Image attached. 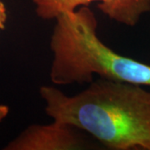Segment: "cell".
<instances>
[{"label": "cell", "instance_id": "6da1fadb", "mask_svg": "<svg viewBox=\"0 0 150 150\" xmlns=\"http://www.w3.org/2000/svg\"><path fill=\"white\" fill-rule=\"evenodd\" d=\"M44 110L70 123L110 150H150V91L144 86L99 78L69 96L42 86Z\"/></svg>", "mask_w": 150, "mask_h": 150}, {"label": "cell", "instance_id": "7a4b0ae2", "mask_svg": "<svg viewBox=\"0 0 150 150\" xmlns=\"http://www.w3.org/2000/svg\"><path fill=\"white\" fill-rule=\"evenodd\" d=\"M98 21L88 6L61 14L49 41L54 85L89 83L94 76L150 87V65L113 51L97 33Z\"/></svg>", "mask_w": 150, "mask_h": 150}, {"label": "cell", "instance_id": "3957f363", "mask_svg": "<svg viewBox=\"0 0 150 150\" xmlns=\"http://www.w3.org/2000/svg\"><path fill=\"white\" fill-rule=\"evenodd\" d=\"M4 150L104 149L89 134L70 123L54 120L32 124L4 147Z\"/></svg>", "mask_w": 150, "mask_h": 150}, {"label": "cell", "instance_id": "277c9868", "mask_svg": "<svg viewBox=\"0 0 150 150\" xmlns=\"http://www.w3.org/2000/svg\"><path fill=\"white\" fill-rule=\"evenodd\" d=\"M98 8L109 19L134 28L150 12V0H100Z\"/></svg>", "mask_w": 150, "mask_h": 150}, {"label": "cell", "instance_id": "5b68a950", "mask_svg": "<svg viewBox=\"0 0 150 150\" xmlns=\"http://www.w3.org/2000/svg\"><path fill=\"white\" fill-rule=\"evenodd\" d=\"M35 13L43 20H55L59 15L74 12L83 6H89L100 0H32Z\"/></svg>", "mask_w": 150, "mask_h": 150}, {"label": "cell", "instance_id": "8992f818", "mask_svg": "<svg viewBox=\"0 0 150 150\" xmlns=\"http://www.w3.org/2000/svg\"><path fill=\"white\" fill-rule=\"evenodd\" d=\"M8 15H7V10L4 4L0 0V30L4 29L6 22H7Z\"/></svg>", "mask_w": 150, "mask_h": 150}, {"label": "cell", "instance_id": "52a82bcc", "mask_svg": "<svg viewBox=\"0 0 150 150\" xmlns=\"http://www.w3.org/2000/svg\"><path fill=\"white\" fill-rule=\"evenodd\" d=\"M9 112V107L8 105L0 104V123H2L6 117L8 115Z\"/></svg>", "mask_w": 150, "mask_h": 150}]
</instances>
